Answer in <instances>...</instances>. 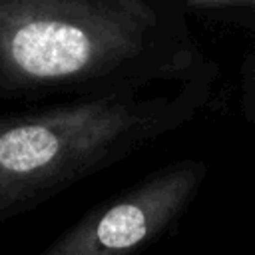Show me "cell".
I'll use <instances>...</instances> for the list:
<instances>
[{
	"label": "cell",
	"mask_w": 255,
	"mask_h": 255,
	"mask_svg": "<svg viewBox=\"0 0 255 255\" xmlns=\"http://www.w3.org/2000/svg\"><path fill=\"white\" fill-rule=\"evenodd\" d=\"M161 122L133 90L0 120V219L112 165Z\"/></svg>",
	"instance_id": "cell-2"
},
{
	"label": "cell",
	"mask_w": 255,
	"mask_h": 255,
	"mask_svg": "<svg viewBox=\"0 0 255 255\" xmlns=\"http://www.w3.org/2000/svg\"><path fill=\"white\" fill-rule=\"evenodd\" d=\"M157 28L149 0H0V96L135 90Z\"/></svg>",
	"instance_id": "cell-1"
},
{
	"label": "cell",
	"mask_w": 255,
	"mask_h": 255,
	"mask_svg": "<svg viewBox=\"0 0 255 255\" xmlns=\"http://www.w3.org/2000/svg\"><path fill=\"white\" fill-rule=\"evenodd\" d=\"M239 2H253V0H187L189 6H225V4H239Z\"/></svg>",
	"instance_id": "cell-4"
},
{
	"label": "cell",
	"mask_w": 255,
	"mask_h": 255,
	"mask_svg": "<svg viewBox=\"0 0 255 255\" xmlns=\"http://www.w3.org/2000/svg\"><path fill=\"white\" fill-rule=\"evenodd\" d=\"M197 165L151 177L128 195L86 215L42 255H129L157 237L181 211L199 181Z\"/></svg>",
	"instance_id": "cell-3"
}]
</instances>
